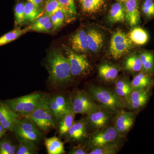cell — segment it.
I'll list each match as a JSON object with an SVG mask.
<instances>
[{
  "instance_id": "ab89813d",
  "label": "cell",
  "mask_w": 154,
  "mask_h": 154,
  "mask_svg": "<svg viewBox=\"0 0 154 154\" xmlns=\"http://www.w3.org/2000/svg\"><path fill=\"white\" fill-rule=\"evenodd\" d=\"M50 18L51 21L53 25V28L54 30H56L61 27L58 19L56 15H55V13L52 14L50 16Z\"/></svg>"
},
{
  "instance_id": "30bf717a",
  "label": "cell",
  "mask_w": 154,
  "mask_h": 154,
  "mask_svg": "<svg viewBox=\"0 0 154 154\" xmlns=\"http://www.w3.org/2000/svg\"><path fill=\"white\" fill-rule=\"evenodd\" d=\"M114 113L100 105L95 111L87 115L88 128L94 131L100 130L108 126Z\"/></svg>"
},
{
  "instance_id": "44dd1931",
  "label": "cell",
  "mask_w": 154,
  "mask_h": 154,
  "mask_svg": "<svg viewBox=\"0 0 154 154\" xmlns=\"http://www.w3.org/2000/svg\"><path fill=\"white\" fill-rule=\"evenodd\" d=\"M131 84L133 90L152 88L154 86V75L139 72L134 77Z\"/></svg>"
},
{
  "instance_id": "277c9868",
  "label": "cell",
  "mask_w": 154,
  "mask_h": 154,
  "mask_svg": "<svg viewBox=\"0 0 154 154\" xmlns=\"http://www.w3.org/2000/svg\"><path fill=\"white\" fill-rule=\"evenodd\" d=\"M48 98L31 113L22 116L30 120L39 130L44 132L54 128L57 124L48 104Z\"/></svg>"
},
{
  "instance_id": "d6986e66",
  "label": "cell",
  "mask_w": 154,
  "mask_h": 154,
  "mask_svg": "<svg viewBox=\"0 0 154 154\" xmlns=\"http://www.w3.org/2000/svg\"><path fill=\"white\" fill-rule=\"evenodd\" d=\"M119 69L118 66L113 64L105 62L98 67L99 76L105 82H113L118 77Z\"/></svg>"
},
{
  "instance_id": "5bb4252c",
  "label": "cell",
  "mask_w": 154,
  "mask_h": 154,
  "mask_svg": "<svg viewBox=\"0 0 154 154\" xmlns=\"http://www.w3.org/2000/svg\"><path fill=\"white\" fill-rule=\"evenodd\" d=\"M87 119L82 118L76 122L69 131L66 138V142L81 143L85 141L88 136Z\"/></svg>"
},
{
  "instance_id": "f546056e",
  "label": "cell",
  "mask_w": 154,
  "mask_h": 154,
  "mask_svg": "<svg viewBox=\"0 0 154 154\" xmlns=\"http://www.w3.org/2000/svg\"><path fill=\"white\" fill-rule=\"evenodd\" d=\"M28 32H29L28 27L24 29L17 28L10 31L0 37V46L12 42Z\"/></svg>"
},
{
  "instance_id": "4fadbf2b",
  "label": "cell",
  "mask_w": 154,
  "mask_h": 154,
  "mask_svg": "<svg viewBox=\"0 0 154 154\" xmlns=\"http://www.w3.org/2000/svg\"><path fill=\"white\" fill-rule=\"evenodd\" d=\"M113 124L121 137L128 133L134 123L136 113L122 109L115 113Z\"/></svg>"
},
{
  "instance_id": "ee69618b",
  "label": "cell",
  "mask_w": 154,
  "mask_h": 154,
  "mask_svg": "<svg viewBox=\"0 0 154 154\" xmlns=\"http://www.w3.org/2000/svg\"><path fill=\"white\" fill-rule=\"evenodd\" d=\"M125 1H126V0H117V2L124 3Z\"/></svg>"
},
{
  "instance_id": "cb8c5ba5",
  "label": "cell",
  "mask_w": 154,
  "mask_h": 154,
  "mask_svg": "<svg viewBox=\"0 0 154 154\" xmlns=\"http://www.w3.org/2000/svg\"><path fill=\"white\" fill-rule=\"evenodd\" d=\"M128 36L134 44L138 46H142L146 44L149 38L148 32L145 29L139 27L133 28Z\"/></svg>"
},
{
  "instance_id": "d590c367",
  "label": "cell",
  "mask_w": 154,
  "mask_h": 154,
  "mask_svg": "<svg viewBox=\"0 0 154 154\" xmlns=\"http://www.w3.org/2000/svg\"><path fill=\"white\" fill-rule=\"evenodd\" d=\"M14 13L16 25H22L25 20V4L21 2L17 4L14 9Z\"/></svg>"
},
{
  "instance_id": "3957f363",
  "label": "cell",
  "mask_w": 154,
  "mask_h": 154,
  "mask_svg": "<svg viewBox=\"0 0 154 154\" xmlns=\"http://www.w3.org/2000/svg\"><path fill=\"white\" fill-rule=\"evenodd\" d=\"M48 97L42 92H36L7 100L5 102L11 110L22 116L31 113Z\"/></svg>"
},
{
  "instance_id": "7bdbcfd3",
  "label": "cell",
  "mask_w": 154,
  "mask_h": 154,
  "mask_svg": "<svg viewBox=\"0 0 154 154\" xmlns=\"http://www.w3.org/2000/svg\"><path fill=\"white\" fill-rule=\"evenodd\" d=\"M6 132H7V131L4 128L2 125L0 124V139L2 138Z\"/></svg>"
},
{
  "instance_id": "ba28073f",
  "label": "cell",
  "mask_w": 154,
  "mask_h": 154,
  "mask_svg": "<svg viewBox=\"0 0 154 154\" xmlns=\"http://www.w3.org/2000/svg\"><path fill=\"white\" fill-rule=\"evenodd\" d=\"M134 43L128 35L119 30L111 36L109 46V53L113 59L118 60L128 54L134 47Z\"/></svg>"
},
{
  "instance_id": "2e32d148",
  "label": "cell",
  "mask_w": 154,
  "mask_h": 154,
  "mask_svg": "<svg viewBox=\"0 0 154 154\" xmlns=\"http://www.w3.org/2000/svg\"><path fill=\"white\" fill-rule=\"evenodd\" d=\"M140 0H126L123 3L125 19L131 27H135L140 22Z\"/></svg>"
},
{
  "instance_id": "d6a6232c",
  "label": "cell",
  "mask_w": 154,
  "mask_h": 154,
  "mask_svg": "<svg viewBox=\"0 0 154 154\" xmlns=\"http://www.w3.org/2000/svg\"><path fill=\"white\" fill-rule=\"evenodd\" d=\"M17 146L15 154H37L38 153V148L37 144L29 142H19Z\"/></svg>"
},
{
  "instance_id": "8d00e7d4",
  "label": "cell",
  "mask_w": 154,
  "mask_h": 154,
  "mask_svg": "<svg viewBox=\"0 0 154 154\" xmlns=\"http://www.w3.org/2000/svg\"><path fill=\"white\" fill-rule=\"evenodd\" d=\"M60 10H62L57 0H48L46 2L45 8V15L51 16Z\"/></svg>"
},
{
  "instance_id": "836d02e7",
  "label": "cell",
  "mask_w": 154,
  "mask_h": 154,
  "mask_svg": "<svg viewBox=\"0 0 154 154\" xmlns=\"http://www.w3.org/2000/svg\"><path fill=\"white\" fill-rule=\"evenodd\" d=\"M38 7L28 2L25 5V20L33 22L38 19L41 13Z\"/></svg>"
},
{
  "instance_id": "7c38bea8",
  "label": "cell",
  "mask_w": 154,
  "mask_h": 154,
  "mask_svg": "<svg viewBox=\"0 0 154 154\" xmlns=\"http://www.w3.org/2000/svg\"><path fill=\"white\" fill-rule=\"evenodd\" d=\"M152 94V88L134 89L123 100L125 107L135 110L144 107Z\"/></svg>"
},
{
  "instance_id": "484cf974",
  "label": "cell",
  "mask_w": 154,
  "mask_h": 154,
  "mask_svg": "<svg viewBox=\"0 0 154 154\" xmlns=\"http://www.w3.org/2000/svg\"><path fill=\"white\" fill-rule=\"evenodd\" d=\"M44 144L48 154H63L66 153L64 143L56 137L45 138Z\"/></svg>"
},
{
  "instance_id": "4316f807",
  "label": "cell",
  "mask_w": 154,
  "mask_h": 154,
  "mask_svg": "<svg viewBox=\"0 0 154 154\" xmlns=\"http://www.w3.org/2000/svg\"><path fill=\"white\" fill-rule=\"evenodd\" d=\"M124 70L131 72H139L141 71L142 64L138 54H131L127 57L123 64Z\"/></svg>"
},
{
  "instance_id": "f35d334b",
  "label": "cell",
  "mask_w": 154,
  "mask_h": 154,
  "mask_svg": "<svg viewBox=\"0 0 154 154\" xmlns=\"http://www.w3.org/2000/svg\"><path fill=\"white\" fill-rule=\"evenodd\" d=\"M89 151L85 144L79 143L78 145L72 147L68 152V154H88Z\"/></svg>"
},
{
  "instance_id": "ac0fdd59",
  "label": "cell",
  "mask_w": 154,
  "mask_h": 154,
  "mask_svg": "<svg viewBox=\"0 0 154 154\" xmlns=\"http://www.w3.org/2000/svg\"><path fill=\"white\" fill-rule=\"evenodd\" d=\"M89 50L94 53L99 52L104 45V35L95 29H90L87 32Z\"/></svg>"
},
{
  "instance_id": "83f0119b",
  "label": "cell",
  "mask_w": 154,
  "mask_h": 154,
  "mask_svg": "<svg viewBox=\"0 0 154 154\" xmlns=\"http://www.w3.org/2000/svg\"><path fill=\"white\" fill-rule=\"evenodd\" d=\"M132 90L131 82L126 79L122 78L116 81L113 91L119 97L124 100Z\"/></svg>"
},
{
  "instance_id": "60d3db41",
  "label": "cell",
  "mask_w": 154,
  "mask_h": 154,
  "mask_svg": "<svg viewBox=\"0 0 154 154\" xmlns=\"http://www.w3.org/2000/svg\"><path fill=\"white\" fill-rule=\"evenodd\" d=\"M53 27L52 23L51 21L48 22L45 25L39 28L37 30V32H49Z\"/></svg>"
},
{
  "instance_id": "9a60e30c",
  "label": "cell",
  "mask_w": 154,
  "mask_h": 154,
  "mask_svg": "<svg viewBox=\"0 0 154 154\" xmlns=\"http://www.w3.org/2000/svg\"><path fill=\"white\" fill-rule=\"evenodd\" d=\"M20 116L11 110L5 102H0V124L6 131H12Z\"/></svg>"
},
{
  "instance_id": "603a6c76",
  "label": "cell",
  "mask_w": 154,
  "mask_h": 154,
  "mask_svg": "<svg viewBox=\"0 0 154 154\" xmlns=\"http://www.w3.org/2000/svg\"><path fill=\"white\" fill-rule=\"evenodd\" d=\"M142 64L141 71L154 75V52L143 50L138 53Z\"/></svg>"
},
{
  "instance_id": "1f68e13d",
  "label": "cell",
  "mask_w": 154,
  "mask_h": 154,
  "mask_svg": "<svg viewBox=\"0 0 154 154\" xmlns=\"http://www.w3.org/2000/svg\"><path fill=\"white\" fill-rule=\"evenodd\" d=\"M140 10L144 19L146 21L154 19V0H142Z\"/></svg>"
},
{
  "instance_id": "7a4b0ae2",
  "label": "cell",
  "mask_w": 154,
  "mask_h": 154,
  "mask_svg": "<svg viewBox=\"0 0 154 154\" xmlns=\"http://www.w3.org/2000/svg\"><path fill=\"white\" fill-rule=\"evenodd\" d=\"M88 92L99 105L114 114L125 107L123 100L111 89L91 85L88 88Z\"/></svg>"
},
{
  "instance_id": "e575fe53",
  "label": "cell",
  "mask_w": 154,
  "mask_h": 154,
  "mask_svg": "<svg viewBox=\"0 0 154 154\" xmlns=\"http://www.w3.org/2000/svg\"><path fill=\"white\" fill-rule=\"evenodd\" d=\"M17 146L7 137L0 140V154H15Z\"/></svg>"
},
{
  "instance_id": "7402d4cb",
  "label": "cell",
  "mask_w": 154,
  "mask_h": 154,
  "mask_svg": "<svg viewBox=\"0 0 154 154\" xmlns=\"http://www.w3.org/2000/svg\"><path fill=\"white\" fill-rule=\"evenodd\" d=\"M107 19L111 24L124 22L125 20L124 3L117 2L113 4L110 8Z\"/></svg>"
},
{
  "instance_id": "8fae6325",
  "label": "cell",
  "mask_w": 154,
  "mask_h": 154,
  "mask_svg": "<svg viewBox=\"0 0 154 154\" xmlns=\"http://www.w3.org/2000/svg\"><path fill=\"white\" fill-rule=\"evenodd\" d=\"M48 104L57 124L63 116L73 111L69 96L66 98L63 94H57L51 97L49 96Z\"/></svg>"
},
{
  "instance_id": "f1b7e54d",
  "label": "cell",
  "mask_w": 154,
  "mask_h": 154,
  "mask_svg": "<svg viewBox=\"0 0 154 154\" xmlns=\"http://www.w3.org/2000/svg\"><path fill=\"white\" fill-rule=\"evenodd\" d=\"M118 140L96 148L89 151V154H116L120 149L122 145L121 142Z\"/></svg>"
},
{
  "instance_id": "ffe728a7",
  "label": "cell",
  "mask_w": 154,
  "mask_h": 154,
  "mask_svg": "<svg viewBox=\"0 0 154 154\" xmlns=\"http://www.w3.org/2000/svg\"><path fill=\"white\" fill-rule=\"evenodd\" d=\"M82 11L89 14L102 12L107 6V0H79Z\"/></svg>"
},
{
  "instance_id": "e0dca14e",
  "label": "cell",
  "mask_w": 154,
  "mask_h": 154,
  "mask_svg": "<svg viewBox=\"0 0 154 154\" xmlns=\"http://www.w3.org/2000/svg\"><path fill=\"white\" fill-rule=\"evenodd\" d=\"M70 43L75 52L86 53L89 50L87 33L83 29L78 30L71 36Z\"/></svg>"
},
{
  "instance_id": "b9f144b4",
  "label": "cell",
  "mask_w": 154,
  "mask_h": 154,
  "mask_svg": "<svg viewBox=\"0 0 154 154\" xmlns=\"http://www.w3.org/2000/svg\"><path fill=\"white\" fill-rule=\"evenodd\" d=\"M29 2L33 4L36 7H38L42 3L43 0H27Z\"/></svg>"
},
{
  "instance_id": "d4e9b609",
  "label": "cell",
  "mask_w": 154,
  "mask_h": 154,
  "mask_svg": "<svg viewBox=\"0 0 154 154\" xmlns=\"http://www.w3.org/2000/svg\"><path fill=\"white\" fill-rule=\"evenodd\" d=\"M76 114L73 111H71L63 116L58 122L59 135L60 137H64L71 128L75 122Z\"/></svg>"
},
{
  "instance_id": "4dcf8cb0",
  "label": "cell",
  "mask_w": 154,
  "mask_h": 154,
  "mask_svg": "<svg viewBox=\"0 0 154 154\" xmlns=\"http://www.w3.org/2000/svg\"><path fill=\"white\" fill-rule=\"evenodd\" d=\"M63 11L67 20H71L77 16L74 0H57Z\"/></svg>"
},
{
  "instance_id": "5b68a950",
  "label": "cell",
  "mask_w": 154,
  "mask_h": 154,
  "mask_svg": "<svg viewBox=\"0 0 154 154\" xmlns=\"http://www.w3.org/2000/svg\"><path fill=\"white\" fill-rule=\"evenodd\" d=\"M12 131L19 142H29L38 144L43 137L42 132L30 120L23 117L18 119Z\"/></svg>"
},
{
  "instance_id": "8992f818",
  "label": "cell",
  "mask_w": 154,
  "mask_h": 154,
  "mask_svg": "<svg viewBox=\"0 0 154 154\" xmlns=\"http://www.w3.org/2000/svg\"><path fill=\"white\" fill-rule=\"evenodd\" d=\"M72 110L76 114H90L97 110L100 105L93 99L88 92L78 90L69 96Z\"/></svg>"
},
{
  "instance_id": "6da1fadb",
  "label": "cell",
  "mask_w": 154,
  "mask_h": 154,
  "mask_svg": "<svg viewBox=\"0 0 154 154\" xmlns=\"http://www.w3.org/2000/svg\"><path fill=\"white\" fill-rule=\"evenodd\" d=\"M45 67L49 75L48 82L54 88H65L72 82L69 62L60 51H51L48 53Z\"/></svg>"
},
{
  "instance_id": "52a82bcc",
  "label": "cell",
  "mask_w": 154,
  "mask_h": 154,
  "mask_svg": "<svg viewBox=\"0 0 154 154\" xmlns=\"http://www.w3.org/2000/svg\"><path fill=\"white\" fill-rule=\"evenodd\" d=\"M121 138L114 125L108 126L88 135L85 144L88 150L118 140Z\"/></svg>"
},
{
  "instance_id": "74e56055",
  "label": "cell",
  "mask_w": 154,
  "mask_h": 154,
  "mask_svg": "<svg viewBox=\"0 0 154 154\" xmlns=\"http://www.w3.org/2000/svg\"><path fill=\"white\" fill-rule=\"evenodd\" d=\"M51 21L50 16L47 15L39 17L36 20H35L34 23L30 26L28 27V31H34L37 32V30L39 28L45 25L48 22Z\"/></svg>"
},
{
  "instance_id": "9c48e42d",
  "label": "cell",
  "mask_w": 154,
  "mask_h": 154,
  "mask_svg": "<svg viewBox=\"0 0 154 154\" xmlns=\"http://www.w3.org/2000/svg\"><path fill=\"white\" fill-rule=\"evenodd\" d=\"M64 49L66 57L69 62L72 76L75 78L84 77L91 72L92 66L86 55L77 53L69 48L65 47Z\"/></svg>"
}]
</instances>
